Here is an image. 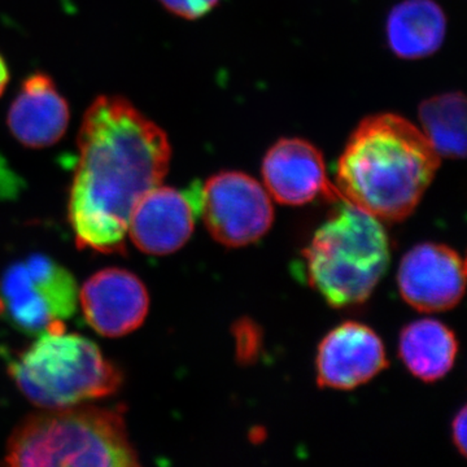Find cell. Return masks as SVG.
<instances>
[{
	"mask_svg": "<svg viewBox=\"0 0 467 467\" xmlns=\"http://www.w3.org/2000/svg\"><path fill=\"white\" fill-rule=\"evenodd\" d=\"M195 217V207L187 192L158 186L135 205L128 234L140 251L164 256L189 242Z\"/></svg>",
	"mask_w": 467,
	"mask_h": 467,
	"instance_id": "obj_12",
	"label": "cell"
},
{
	"mask_svg": "<svg viewBox=\"0 0 467 467\" xmlns=\"http://www.w3.org/2000/svg\"><path fill=\"white\" fill-rule=\"evenodd\" d=\"M466 408H462L454 418L453 423H451V438H453L457 450L463 457L466 456Z\"/></svg>",
	"mask_w": 467,
	"mask_h": 467,
	"instance_id": "obj_19",
	"label": "cell"
},
{
	"mask_svg": "<svg viewBox=\"0 0 467 467\" xmlns=\"http://www.w3.org/2000/svg\"><path fill=\"white\" fill-rule=\"evenodd\" d=\"M423 134L444 158L466 155V99L461 92H448L423 101L420 107Z\"/></svg>",
	"mask_w": 467,
	"mask_h": 467,
	"instance_id": "obj_16",
	"label": "cell"
},
{
	"mask_svg": "<svg viewBox=\"0 0 467 467\" xmlns=\"http://www.w3.org/2000/svg\"><path fill=\"white\" fill-rule=\"evenodd\" d=\"M236 340V355L239 361L251 362L259 356L261 349L260 328L252 321H241L234 330Z\"/></svg>",
	"mask_w": 467,
	"mask_h": 467,
	"instance_id": "obj_17",
	"label": "cell"
},
{
	"mask_svg": "<svg viewBox=\"0 0 467 467\" xmlns=\"http://www.w3.org/2000/svg\"><path fill=\"white\" fill-rule=\"evenodd\" d=\"M441 167L426 135L404 117L365 119L350 135L337 168L340 201L379 221L413 213Z\"/></svg>",
	"mask_w": 467,
	"mask_h": 467,
	"instance_id": "obj_2",
	"label": "cell"
},
{
	"mask_svg": "<svg viewBox=\"0 0 467 467\" xmlns=\"http://www.w3.org/2000/svg\"><path fill=\"white\" fill-rule=\"evenodd\" d=\"M9 376L27 400L43 409L75 407L119 391L122 373L99 347L55 326L9 362Z\"/></svg>",
	"mask_w": 467,
	"mask_h": 467,
	"instance_id": "obj_5",
	"label": "cell"
},
{
	"mask_svg": "<svg viewBox=\"0 0 467 467\" xmlns=\"http://www.w3.org/2000/svg\"><path fill=\"white\" fill-rule=\"evenodd\" d=\"M78 150L67 202L77 245L124 254L135 205L168 173V135L124 98L100 97L86 110Z\"/></svg>",
	"mask_w": 467,
	"mask_h": 467,
	"instance_id": "obj_1",
	"label": "cell"
},
{
	"mask_svg": "<svg viewBox=\"0 0 467 467\" xmlns=\"http://www.w3.org/2000/svg\"><path fill=\"white\" fill-rule=\"evenodd\" d=\"M77 304L75 276L45 254L16 261L0 275V317L23 333L41 335L63 325Z\"/></svg>",
	"mask_w": 467,
	"mask_h": 467,
	"instance_id": "obj_6",
	"label": "cell"
},
{
	"mask_svg": "<svg viewBox=\"0 0 467 467\" xmlns=\"http://www.w3.org/2000/svg\"><path fill=\"white\" fill-rule=\"evenodd\" d=\"M187 195L212 238L225 247H244L259 241L275 221L265 187L241 171H221L202 186L192 187Z\"/></svg>",
	"mask_w": 467,
	"mask_h": 467,
	"instance_id": "obj_7",
	"label": "cell"
},
{
	"mask_svg": "<svg viewBox=\"0 0 467 467\" xmlns=\"http://www.w3.org/2000/svg\"><path fill=\"white\" fill-rule=\"evenodd\" d=\"M387 41L393 54L408 60L438 51L447 33V17L434 0H404L387 18Z\"/></svg>",
	"mask_w": 467,
	"mask_h": 467,
	"instance_id": "obj_14",
	"label": "cell"
},
{
	"mask_svg": "<svg viewBox=\"0 0 467 467\" xmlns=\"http://www.w3.org/2000/svg\"><path fill=\"white\" fill-rule=\"evenodd\" d=\"M261 171L267 193L281 204L297 207L319 196L340 199L328 181L322 153L299 138L278 140L267 150Z\"/></svg>",
	"mask_w": 467,
	"mask_h": 467,
	"instance_id": "obj_11",
	"label": "cell"
},
{
	"mask_svg": "<svg viewBox=\"0 0 467 467\" xmlns=\"http://www.w3.org/2000/svg\"><path fill=\"white\" fill-rule=\"evenodd\" d=\"M382 340L368 326L347 322L326 335L316 358L322 389L348 391L370 382L389 368Z\"/></svg>",
	"mask_w": 467,
	"mask_h": 467,
	"instance_id": "obj_10",
	"label": "cell"
},
{
	"mask_svg": "<svg viewBox=\"0 0 467 467\" xmlns=\"http://www.w3.org/2000/svg\"><path fill=\"white\" fill-rule=\"evenodd\" d=\"M402 299L420 312L453 309L465 294L462 257L444 244L423 243L402 257L398 273Z\"/></svg>",
	"mask_w": 467,
	"mask_h": 467,
	"instance_id": "obj_8",
	"label": "cell"
},
{
	"mask_svg": "<svg viewBox=\"0 0 467 467\" xmlns=\"http://www.w3.org/2000/svg\"><path fill=\"white\" fill-rule=\"evenodd\" d=\"M309 285L334 308L365 303L391 261L382 221L343 202L303 252Z\"/></svg>",
	"mask_w": 467,
	"mask_h": 467,
	"instance_id": "obj_4",
	"label": "cell"
},
{
	"mask_svg": "<svg viewBox=\"0 0 467 467\" xmlns=\"http://www.w3.org/2000/svg\"><path fill=\"white\" fill-rule=\"evenodd\" d=\"M9 466L140 465L124 416L116 409L75 405L45 409L21 420L5 450Z\"/></svg>",
	"mask_w": 467,
	"mask_h": 467,
	"instance_id": "obj_3",
	"label": "cell"
},
{
	"mask_svg": "<svg viewBox=\"0 0 467 467\" xmlns=\"http://www.w3.org/2000/svg\"><path fill=\"white\" fill-rule=\"evenodd\" d=\"M86 322L98 334L119 337L133 333L149 315L146 285L133 273L109 267L91 275L78 291Z\"/></svg>",
	"mask_w": 467,
	"mask_h": 467,
	"instance_id": "obj_9",
	"label": "cell"
},
{
	"mask_svg": "<svg viewBox=\"0 0 467 467\" xmlns=\"http://www.w3.org/2000/svg\"><path fill=\"white\" fill-rule=\"evenodd\" d=\"M459 342L447 326L436 319L408 325L399 339V355L408 370L422 382L447 376L456 362Z\"/></svg>",
	"mask_w": 467,
	"mask_h": 467,
	"instance_id": "obj_15",
	"label": "cell"
},
{
	"mask_svg": "<svg viewBox=\"0 0 467 467\" xmlns=\"http://www.w3.org/2000/svg\"><path fill=\"white\" fill-rule=\"evenodd\" d=\"M69 107L50 76L34 73L21 85L9 107L12 135L29 149L54 146L67 133Z\"/></svg>",
	"mask_w": 467,
	"mask_h": 467,
	"instance_id": "obj_13",
	"label": "cell"
},
{
	"mask_svg": "<svg viewBox=\"0 0 467 467\" xmlns=\"http://www.w3.org/2000/svg\"><path fill=\"white\" fill-rule=\"evenodd\" d=\"M9 82V70L7 67V63H5V58H3L2 55H0V97H2L3 92H5V88H7Z\"/></svg>",
	"mask_w": 467,
	"mask_h": 467,
	"instance_id": "obj_20",
	"label": "cell"
},
{
	"mask_svg": "<svg viewBox=\"0 0 467 467\" xmlns=\"http://www.w3.org/2000/svg\"><path fill=\"white\" fill-rule=\"evenodd\" d=\"M159 2L177 16L196 20L216 7L220 0H159Z\"/></svg>",
	"mask_w": 467,
	"mask_h": 467,
	"instance_id": "obj_18",
	"label": "cell"
}]
</instances>
